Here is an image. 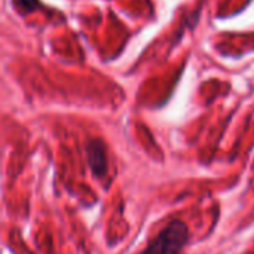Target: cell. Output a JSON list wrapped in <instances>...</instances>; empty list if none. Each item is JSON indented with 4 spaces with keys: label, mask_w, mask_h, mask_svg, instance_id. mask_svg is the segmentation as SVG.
<instances>
[{
    "label": "cell",
    "mask_w": 254,
    "mask_h": 254,
    "mask_svg": "<svg viewBox=\"0 0 254 254\" xmlns=\"http://www.w3.org/2000/svg\"><path fill=\"white\" fill-rule=\"evenodd\" d=\"M188 240V226L180 220H174L161 231L140 254H180Z\"/></svg>",
    "instance_id": "obj_1"
},
{
    "label": "cell",
    "mask_w": 254,
    "mask_h": 254,
    "mask_svg": "<svg viewBox=\"0 0 254 254\" xmlns=\"http://www.w3.org/2000/svg\"><path fill=\"white\" fill-rule=\"evenodd\" d=\"M86 158L94 176L98 179L104 177L107 173V156L106 147L100 140H92L86 146Z\"/></svg>",
    "instance_id": "obj_2"
},
{
    "label": "cell",
    "mask_w": 254,
    "mask_h": 254,
    "mask_svg": "<svg viewBox=\"0 0 254 254\" xmlns=\"http://www.w3.org/2000/svg\"><path fill=\"white\" fill-rule=\"evenodd\" d=\"M19 7H24L27 10H31L36 4V0H15Z\"/></svg>",
    "instance_id": "obj_3"
}]
</instances>
